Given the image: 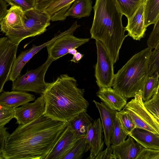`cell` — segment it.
Wrapping results in <instances>:
<instances>
[{
    "mask_svg": "<svg viewBox=\"0 0 159 159\" xmlns=\"http://www.w3.org/2000/svg\"><path fill=\"white\" fill-rule=\"evenodd\" d=\"M77 52V50L75 48H72L68 50V53L74 55Z\"/></svg>",
    "mask_w": 159,
    "mask_h": 159,
    "instance_id": "42",
    "label": "cell"
},
{
    "mask_svg": "<svg viewBox=\"0 0 159 159\" xmlns=\"http://www.w3.org/2000/svg\"><path fill=\"white\" fill-rule=\"evenodd\" d=\"M54 60L48 56L42 65L34 70L20 75L12 81V90L24 92L31 91L41 94L44 91L47 83L45 81V74Z\"/></svg>",
    "mask_w": 159,
    "mask_h": 159,
    "instance_id": "6",
    "label": "cell"
},
{
    "mask_svg": "<svg viewBox=\"0 0 159 159\" xmlns=\"http://www.w3.org/2000/svg\"><path fill=\"white\" fill-rule=\"evenodd\" d=\"M88 151L85 136L77 141L62 159H80Z\"/></svg>",
    "mask_w": 159,
    "mask_h": 159,
    "instance_id": "28",
    "label": "cell"
},
{
    "mask_svg": "<svg viewBox=\"0 0 159 159\" xmlns=\"http://www.w3.org/2000/svg\"><path fill=\"white\" fill-rule=\"evenodd\" d=\"M25 18V11L21 7L11 6L0 22L1 31L6 34L22 27L24 25Z\"/></svg>",
    "mask_w": 159,
    "mask_h": 159,
    "instance_id": "16",
    "label": "cell"
},
{
    "mask_svg": "<svg viewBox=\"0 0 159 159\" xmlns=\"http://www.w3.org/2000/svg\"><path fill=\"white\" fill-rule=\"evenodd\" d=\"M128 139L117 145H111L112 153L116 159H136L143 148L140 144L134 142L129 135Z\"/></svg>",
    "mask_w": 159,
    "mask_h": 159,
    "instance_id": "19",
    "label": "cell"
},
{
    "mask_svg": "<svg viewBox=\"0 0 159 159\" xmlns=\"http://www.w3.org/2000/svg\"><path fill=\"white\" fill-rule=\"evenodd\" d=\"M94 16L90 31L91 39L101 42L114 64L125 39V30L122 22L123 14L115 0H96Z\"/></svg>",
    "mask_w": 159,
    "mask_h": 159,
    "instance_id": "3",
    "label": "cell"
},
{
    "mask_svg": "<svg viewBox=\"0 0 159 159\" xmlns=\"http://www.w3.org/2000/svg\"><path fill=\"white\" fill-rule=\"evenodd\" d=\"M123 110L127 111L136 128L143 129L159 134V122L146 109L142 97V90L127 103Z\"/></svg>",
    "mask_w": 159,
    "mask_h": 159,
    "instance_id": "7",
    "label": "cell"
},
{
    "mask_svg": "<svg viewBox=\"0 0 159 159\" xmlns=\"http://www.w3.org/2000/svg\"><path fill=\"white\" fill-rule=\"evenodd\" d=\"M129 135L144 148L159 150V134L136 127Z\"/></svg>",
    "mask_w": 159,
    "mask_h": 159,
    "instance_id": "21",
    "label": "cell"
},
{
    "mask_svg": "<svg viewBox=\"0 0 159 159\" xmlns=\"http://www.w3.org/2000/svg\"><path fill=\"white\" fill-rule=\"evenodd\" d=\"M136 159H159V150L143 148Z\"/></svg>",
    "mask_w": 159,
    "mask_h": 159,
    "instance_id": "36",
    "label": "cell"
},
{
    "mask_svg": "<svg viewBox=\"0 0 159 159\" xmlns=\"http://www.w3.org/2000/svg\"><path fill=\"white\" fill-rule=\"evenodd\" d=\"M18 45L7 37L0 38V94L8 78L16 57Z\"/></svg>",
    "mask_w": 159,
    "mask_h": 159,
    "instance_id": "10",
    "label": "cell"
},
{
    "mask_svg": "<svg viewBox=\"0 0 159 159\" xmlns=\"http://www.w3.org/2000/svg\"><path fill=\"white\" fill-rule=\"evenodd\" d=\"M159 73L147 78L142 91L143 102L150 99L159 88Z\"/></svg>",
    "mask_w": 159,
    "mask_h": 159,
    "instance_id": "26",
    "label": "cell"
},
{
    "mask_svg": "<svg viewBox=\"0 0 159 159\" xmlns=\"http://www.w3.org/2000/svg\"><path fill=\"white\" fill-rule=\"evenodd\" d=\"M76 80L66 74L47 83L41 94L45 101L44 115L55 120L67 122L83 111L89 104L84 97V89L78 87Z\"/></svg>",
    "mask_w": 159,
    "mask_h": 159,
    "instance_id": "2",
    "label": "cell"
},
{
    "mask_svg": "<svg viewBox=\"0 0 159 159\" xmlns=\"http://www.w3.org/2000/svg\"><path fill=\"white\" fill-rule=\"evenodd\" d=\"M75 0H55L43 11L50 16L51 20H64L66 14Z\"/></svg>",
    "mask_w": 159,
    "mask_h": 159,
    "instance_id": "22",
    "label": "cell"
},
{
    "mask_svg": "<svg viewBox=\"0 0 159 159\" xmlns=\"http://www.w3.org/2000/svg\"><path fill=\"white\" fill-rule=\"evenodd\" d=\"M116 116L119 120L124 131L129 134L136 128L135 125L128 113L123 110L117 111Z\"/></svg>",
    "mask_w": 159,
    "mask_h": 159,
    "instance_id": "31",
    "label": "cell"
},
{
    "mask_svg": "<svg viewBox=\"0 0 159 159\" xmlns=\"http://www.w3.org/2000/svg\"><path fill=\"white\" fill-rule=\"evenodd\" d=\"M144 13L146 27L154 24L159 19V0H145Z\"/></svg>",
    "mask_w": 159,
    "mask_h": 159,
    "instance_id": "25",
    "label": "cell"
},
{
    "mask_svg": "<svg viewBox=\"0 0 159 159\" xmlns=\"http://www.w3.org/2000/svg\"><path fill=\"white\" fill-rule=\"evenodd\" d=\"M159 89L150 99L143 102V103L147 111L159 122Z\"/></svg>",
    "mask_w": 159,
    "mask_h": 159,
    "instance_id": "30",
    "label": "cell"
},
{
    "mask_svg": "<svg viewBox=\"0 0 159 159\" xmlns=\"http://www.w3.org/2000/svg\"><path fill=\"white\" fill-rule=\"evenodd\" d=\"M144 1L139 6L132 16L128 19V23L125 27L128 32V36L134 40H140L145 35L147 27L144 17Z\"/></svg>",
    "mask_w": 159,
    "mask_h": 159,
    "instance_id": "15",
    "label": "cell"
},
{
    "mask_svg": "<svg viewBox=\"0 0 159 159\" xmlns=\"http://www.w3.org/2000/svg\"><path fill=\"white\" fill-rule=\"evenodd\" d=\"M97 60L95 67L96 82L99 88L111 87L114 77L112 60L105 46L100 41L95 40Z\"/></svg>",
    "mask_w": 159,
    "mask_h": 159,
    "instance_id": "9",
    "label": "cell"
},
{
    "mask_svg": "<svg viewBox=\"0 0 159 159\" xmlns=\"http://www.w3.org/2000/svg\"><path fill=\"white\" fill-rule=\"evenodd\" d=\"M93 102L100 113L104 135V143L107 147H109L111 145L112 130L117 111L110 109L102 102L99 103L95 100H93Z\"/></svg>",
    "mask_w": 159,
    "mask_h": 159,
    "instance_id": "18",
    "label": "cell"
},
{
    "mask_svg": "<svg viewBox=\"0 0 159 159\" xmlns=\"http://www.w3.org/2000/svg\"></svg>",
    "mask_w": 159,
    "mask_h": 159,
    "instance_id": "43",
    "label": "cell"
},
{
    "mask_svg": "<svg viewBox=\"0 0 159 159\" xmlns=\"http://www.w3.org/2000/svg\"><path fill=\"white\" fill-rule=\"evenodd\" d=\"M25 18L23 25L5 34L11 42L18 45L25 39L43 33L50 25L51 19L49 16L34 7L25 11Z\"/></svg>",
    "mask_w": 159,
    "mask_h": 159,
    "instance_id": "5",
    "label": "cell"
},
{
    "mask_svg": "<svg viewBox=\"0 0 159 159\" xmlns=\"http://www.w3.org/2000/svg\"><path fill=\"white\" fill-rule=\"evenodd\" d=\"M96 95L110 109L119 111L127 103V98L111 87L99 88Z\"/></svg>",
    "mask_w": 159,
    "mask_h": 159,
    "instance_id": "17",
    "label": "cell"
},
{
    "mask_svg": "<svg viewBox=\"0 0 159 159\" xmlns=\"http://www.w3.org/2000/svg\"><path fill=\"white\" fill-rule=\"evenodd\" d=\"M94 120L86 113L83 111L67 122L70 128L80 138L85 137L88 129Z\"/></svg>",
    "mask_w": 159,
    "mask_h": 159,
    "instance_id": "23",
    "label": "cell"
},
{
    "mask_svg": "<svg viewBox=\"0 0 159 159\" xmlns=\"http://www.w3.org/2000/svg\"><path fill=\"white\" fill-rule=\"evenodd\" d=\"M103 129L99 118L94 120L88 128L85 136L88 150L90 154L87 159H94L104 148Z\"/></svg>",
    "mask_w": 159,
    "mask_h": 159,
    "instance_id": "12",
    "label": "cell"
},
{
    "mask_svg": "<svg viewBox=\"0 0 159 159\" xmlns=\"http://www.w3.org/2000/svg\"><path fill=\"white\" fill-rule=\"evenodd\" d=\"M154 24L153 30L147 42L148 48L151 50L159 45V19Z\"/></svg>",
    "mask_w": 159,
    "mask_h": 159,
    "instance_id": "34",
    "label": "cell"
},
{
    "mask_svg": "<svg viewBox=\"0 0 159 159\" xmlns=\"http://www.w3.org/2000/svg\"><path fill=\"white\" fill-rule=\"evenodd\" d=\"M14 109L0 104V127H4L14 118Z\"/></svg>",
    "mask_w": 159,
    "mask_h": 159,
    "instance_id": "33",
    "label": "cell"
},
{
    "mask_svg": "<svg viewBox=\"0 0 159 159\" xmlns=\"http://www.w3.org/2000/svg\"><path fill=\"white\" fill-rule=\"evenodd\" d=\"M55 0H34V7L40 11H43L51 2Z\"/></svg>",
    "mask_w": 159,
    "mask_h": 159,
    "instance_id": "39",
    "label": "cell"
},
{
    "mask_svg": "<svg viewBox=\"0 0 159 159\" xmlns=\"http://www.w3.org/2000/svg\"><path fill=\"white\" fill-rule=\"evenodd\" d=\"M152 50L147 48L133 56L114 75L113 89L126 98L142 91L147 78Z\"/></svg>",
    "mask_w": 159,
    "mask_h": 159,
    "instance_id": "4",
    "label": "cell"
},
{
    "mask_svg": "<svg viewBox=\"0 0 159 159\" xmlns=\"http://www.w3.org/2000/svg\"><path fill=\"white\" fill-rule=\"evenodd\" d=\"M11 6L21 7L25 11L34 7V0H5Z\"/></svg>",
    "mask_w": 159,
    "mask_h": 159,
    "instance_id": "35",
    "label": "cell"
},
{
    "mask_svg": "<svg viewBox=\"0 0 159 159\" xmlns=\"http://www.w3.org/2000/svg\"><path fill=\"white\" fill-rule=\"evenodd\" d=\"M123 15L129 18L145 0H115Z\"/></svg>",
    "mask_w": 159,
    "mask_h": 159,
    "instance_id": "27",
    "label": "cell"
},
{
    "mask_svg": "<svg viewBox=\"0 0 159 159\" xmlns=\"http://www.w3.org/2000/svg\"><path fill=\"white\" fill-rule=\"evenodd\" d=\"M66 14V17L71 16L78 19L89 16L92 9L91 0H75Z\"/></svg>",
    "mask_w": 159,
    "mask_h": 159,
    "instance_id": "24",
    "label": "cell"
},
{
    "mask_svg": "<svg viewBox=\"0 0 159 159\" xmlns=\"http://www.w3.org/2000/svg\"><path fill=\"white\" fill-rule=\"evenodd\" d=\"M67 125L44 115L19 125L6 139L1 159H46Z\"/></svg>",
    "mask_w": 159,
    "mask_h": 159,
    "instance_id": "1",
    "label": "cell"
},
{
    "mask_svg": "<svg viewBox=\"0 0 159 159\" xmlns=\"http://www.w3.org/2000/svg\"><path fill=\"white\" fill-rule=\"evenodd\" d=\"M80 26L75 21L69 29L64 31L62 35L48 44L46 47L48 56L55 61L68 54L70 49H76L88 42L89 38H79L73 35L74 32Z\"/></svg>",
    "mask_w": 159,
    "mask_h": 159,
    "instance_id": "8",
    "label": "cell"
},
{
    "mask_svg": "<svg viewBox=\"0 0 159 159\" xmlns=\"http://www.w3.org/2000/svg\"><path fill=\"white\" fill-rule=\"evenodd\" d=\"M154 48V50L151 52L149 59L147 78L159 73V45Z\"/></svg>",
    "mask_w": 159,
    "mask_h": 159,
    "instance_id": "32",
    "label": "cell"
},
{
    "mask_svg": "<svg viewBox=\"0 0 159 159\" xmlns=\"http://www.w3.org/2000/svg\"><path fill=\"white\" fill-rule=\"evenodd\" d=\"M94 159H116L112 153L111 145L104 150L101 151L95 157Z\"/></svg>",
    "mask_w": 159,
    "mask_h": 159,
    "instance_id": "37",
    "label": "cell"
},
{
    "mask_svg": "<svg viewBox=\"0 0 159 159\" xmlns=\"http://www.w3.org/2000/svg\"><path fill=\"white\" fill-rule=\"evenodd\" d=\"M35 99L34 95L20 91H3L0 94V104L15 108Z\"/></svg>",
    "mask_w": 159,
    "mask_h": 159,
    "instance_id": "20",
    "label": "cell"
},
{
    "mask_svg": "<svg viewBox=\"0 0 159 159\" xmlns=\"http://www.w3.org/2000/svg\"><path fill=\"white\" fill-rule=\"evenodd\" d=\"M84 56L81 53L77 52L73 55V58L70 61L75 63H78Z\"/></svg>",
    "mask_w": 159,
    "mask_h": 159,
    "instance_id": "41",
    "label": "cell"
},
{
    "mask_svg": "<svg viewBox=\"0 0 159 159\" xmlns=\"http://www.w3.org/2000/svg\"><path fill=\"white\" fill-rule=\"evenodd\" d=\"M64 33V31L55 35L51 39L40 45L36 46L33 44L30 48L22 52L17 57H16L14 61L8 80L13 81L15 80L20 75L24 66L35 54L48 44L62 35Z\"/></svg>",
    "mask_w": 159,
    "mask_h": 159,
    "instance_id": "14",
    "label": "cell"
},
{
    "mask_svg": "<svg viewBox=\"0 0 159 159\" xmlns=\"http://www.w3.org/2000/svg\"><path fill=\"white\" fill-rule=\"evenodd\" d=\"M128 135V134L124 130L119 120L116 116L112 130L111 144L117 145L124 142Z\"/></svg>",
    "mask_w": 159,
    "mask_h": 159,
    "instance_id": "29",
    "label": "cell"
},
{
    "mask_svg": "<svg viewBox=\"0 0 159 159\" xmlns=\"http://www.w3.org/2000/svg\"><path fill=\"white\" fill-rule=\"evenodd\" d=\"M45 101L42 95L32 103L28 102L14 109V117L16 123L25 125L29 123L44 115Z\"/></svg>",
    "mask_w": 159,
    "mask_h": 159,
    "instance_id": "11",
    "label": "cell"
},
{
    "mask_svg": "<svg viewBox=\"0 0 159 159\" xmlns=\"http://www.w3.org/2000/svg\"><path fill=\"white\" fill-rule=\"evenodd\" d=\"M7 129L4 126L0 127V159L5 141L10 134Z\"/></svg>",
    "mask_w": 159,
    "mask_h": 159,
    "instance_id": "38",
    "label": "cell"
},
{
    "mask_svg": "<svg viewBox=\"0 0 159 159\" xmlns=\"http://www.w3.org/2000/svg\"><path fill=\"white\" fill-rule=\"evenodd\" d=\"M80 138L67 126L46 159H62Z\"/></svg>",
    "mask_w": 159,
    "mask_h": 159,
    "instance_id": "13",
    "label": "cell"
},
{
    "mask_svg": "<svg viewBox=\"0 0 159 159\" xmlns=\"http://www.w3.org/2000/svg\"><path fill=\"white\" fill-rule=\"evenodd\" d=\"M8 5L5 0H0V22L6 15Z\"/></svg>",
    "mask_w": 159,
    "mask_h": 159,
    "instance_id": "40",
    "label": "cell"
}]
</instances>
